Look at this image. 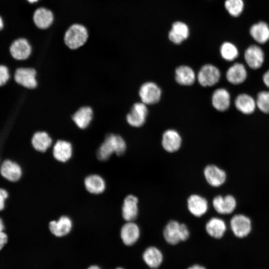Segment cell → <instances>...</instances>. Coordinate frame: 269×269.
Listing matches in <instances>:
<instances>
[{
	"instance_id": "cell-30",
	"label": "cell",
	"mask_w": 269,
	"mask_h": 269,
	"mask_svg": "<svg viewBox=\"0 0 269 269\" xmlns=\"http://www.w3.org/2000/svg\"><path fill=\"white\" fill-rule=\"evenodd\" d=\"M31 142L35 150L44 152L51 146L52 139L47 133L39 131L34 134L31 138Z\"/></svg>"
},
{
	"instance_id": "cell-3",
	"label": "cell",
	"mask_w": 269,
	"mask_h": 269,
	"mask_svg": "<svg viewBox=\"0 0 269 269\" xmlns=\"http://www.w3.org/2000/svg\"><path fill=\"white\" fill-rule=\"evenodd\" d=\"M88 38L87 28L80 24L71 25L65 33L64 41L66 45L72 50L83 46Z\"/></svg>"
},
{
	"instance_id": "cell-18",
	"label": "cell",
	"mask_w": 269,
	"mask_h": 269,
	"mask_svg": "<svg viewBox=\"0 0 269 269\" xmlns=\"http://www.w3.org/2000/svg\"><path fill=\"white\" fill-rule=\"evenodd\" d=\"M189 33V28L187 24L181 21H176L172 23L168 36L172 43L179 44L188 38Z\"/></svg>"
},
{
	"instance_id": "cell-44",
	"label": "cell",
	"mask_w": 269,
	"mask_h": 269,
	"mask_svg": "<svg viewBox=\"0 0 269 269\" xmlns=\"http://www.w3.org/2000/svg\"><path fill=\"white\" fill-rule=\"evenodd\" d=\"M115 269H125L122 267H118L116 268Z\"/></svg>"
},
{
	"instance_id": "cell-24",
	"label": "cell",
	"mask_w": 269,
	"mask_h": 269,
	"mask_svg": "<svg viewBox=\"0 0 269 269\" xmlns=\"http://www.w3.org/2000/svg\"><path fill=\"white\" fill-rule=\"evenodd\" d=\"M226 76L229 82L232 84L238 85L246 80L247 71L243 64L236 63L228 68Z\"/></svg>"
},
{
	"instance_id": "cell-7",
	"label": "cell",
	"mask_w": 269,
	"mask_h": 269,
	"mask_svg": "<svg viewBox=\"0 0 269 269\" xmlns=\"http://www.w3.org/2000/svg\"><path fill=\"white\" fill-rule=\"evenodd\" d=\"M220 77L221 73L219 69L213 65L208 64L200 68L197 78L201 86L210 87L217 83Z\"/></svg>"
},
{
	"instance_id": "cell-8",
	"label": "cell",
	"mask_w": 269,
	"mask_h": 269,
	"mask_svg": "<svg viewBox=\"0 0 269 269\" xmlns=\"http://www.w3.org/2000/svg\"><path fill=\"white\" fill-rule=\"evenodd\" d=\"M147 114L146 105L141 102L135 103L126 116L127 122L132 127H140L145 123Z\"/></svg>"
},
{
	"instance_id": "cell-31",
	"label": "cell",
	"mask_w": 269,
	"mask_h": 269,
	"mask_svg": "<svg viewBox=\"0 0 269 269\" xmlns=\"http://www.w3.org/2000/svg\"><path fill=\"white\" fill-rule=\"evenodd\" d=\"M84 185L87 190L94 194H101L106 188V183L104 179L97 174L90 175L84 180Z\"/></svg>"
},
{
	"instance_id": "cell-14",
	"label": "cell",
	"mask_w": 269,
	"mask_h": 269,
	"mask_svg": "<svg viewBox=\"0 0 269 269\" xmlns=\"http://www.w3.org/2000/svg\"><path fill=\"white\" fill-rule=\"evenodd\" d=\"M72 228V222L66 216H61L57 221H52L49 224V229L55 237L61 238L69 234Z\"/></svg>"
},
{
	"instance_id": "cell-13",
	"label": "cell",
	"mask_w": 269,
	"mask_h": 269,
	"mask_svg": "<svg viewBox=\"0 0 269 269\" xmlns=\"http://www.w3.org/2000/svg\"><path fill=\"white\" fill-rule=\"evenodd\" d=\"M36 71L32 68H20L15 72L14 79L19 84L28 89L37 87Z\"/></svg>"
},
{
	"instance_id": "cell-15",
	"label": "cell",
	"mask_w": 269,
	"mask_h": 269,
	"mask_svg": "<svg viewBox=\"0 0 269 269\" xmlns=\"http://www.w3.org/2000/svg\"><path fill=\"white\" fill-rule=\"evenodd\" d=\"M182 144V138L178 132L173 129L166 130L163 134L161 144L167 152L173 153L178 151Z\"/></svg>"
},
{
	"instance_id": "cell-43",
	"label": "cell",
	"mask_w": 269,
	"mask_h": 269,
	"mask_svg": "<svg viewBox=\"0 0 269 269\" xmlns=\"http://www.w3.org/2000/svg\"><path fill=\"white\" fill-rule=\"evenodd\" d=\"M30 3H34L38 1V0H27Z\"/></svg>"
},
{
	"instance_id": "cell-26",
	"label": "cell",
	"mask_w": 269,
	"mask_h": 269,
	"mask_svg": "<svg viewBox=\"0 0 269 269\" xmlns=\"http://www.w3.org/2000/svg\"><path fill=\"white\" fill-rule=\"evenodd\" d=\"M175 79L180 85L190 86L192 85L196 80V75L194 70L189 66L181 65L175 71Z\"/></svg>"
},
{
	"instance_id": "cell-4",
	"label": "cell",
	"mask_w": 269,
	"mask_h": 269,
	"mask_svg": "<svg viewBox=\"0 0 269 269\" xmlns=\"http://www.w3.org/2000/svg\"><path fill=\"white\" fill-rule=\"evenodd\" d=\"M138 94L141 102L146 105H153L160 100L161 90L156 83L147 82L140 86Z\"/></svg>"
},
{
	"instance_id": "cell-16",
	"label": "cell",
	"mask_w": 269,
	"mask_h": 269,
	"mask_svg": "<svg viewBox=\"0 0 269 269\" xmlns=\"http://www.w3.org/2000/svg\"><path fill=\"white\" fill-rule=\"evenodd\" d=\"M138 199L132 194L127 196L122 207V216L127 222L134 221L138 214Z\"/></svg>"
},
{
	"instance_id": "cell-10",
	"label": "cell",
	"mask_w": 269,
	"mask_h": 269,
	"mask_svg": "<svg viewBox=\"0 0 269 269\" xmlns=\"http://www.w3.org/2000/svg\"><path fill=\"white\" fill-rule=\"evenodd\" d=\"M214 210L219 214L228 215L231 214L237 206L236 198L232 195H217L212 200Z\"/></svg>"
},
{
	"instance_id": "cell-32",
	"label": "cell",
	"mask_w": 269,
	"mask_h": 269,
	"mask_svg": "<svg viewBox=\"0 0 269 269\" xmlns=\"http://www.w3.org/2000/svg\"><path fill=\"white\" fill-rule=\"evenodd\" d=\"M220 52L221 57L228 61L234 60L239 55L237 47L235 44L228 41L224 42L222 44Z\"/></svg>"
},
{
	"instance_id": "cell-27",
	"label": "cell",
	"mask_w": 269,
	"mask_h": 269,
	"mask_svg": "<svg viewBox=\"0 0 269 269\" xmlns=\"http://www.w3.org/2000/svg\"><path fill=\"white\" fill-rule=\"evenodd\" d=\"M145 263L150 268L155 269L162 264L163 255L156 247L151 246L145 249L142 255Z\"/></svg>"
},
{
	"instance_id": "cell-38",
	"label": "cell",
	"mask_w": 269,
	"mask_h": 269,
	"mask_svg": "<svg viewBox=\"0 0 269 269\" xmlns=\"http://www.w3.org/2000/svg\"><path fill=\"white\" fill-rule=\"evenodd\" d=\"M263 80L265 85L269 88V70L264 73L263 76Z\"/></svg>"
},
{
	"instance_id": "cell-35",
	"label": "cell",
	"mask_w": 269,
	"mask_h": 269,
	"mask_svg": "<svg viewBox=\"0 0 269 269\" xmlns=\"http://www.w3.org/2000/svg\"><path fill=\"white\" fill-rule=\"evenodd\" d=\"M9 78L7 68L4 65H0V86L6 83Z\"/></svg>"
},
{
	"instance_id": "cell-45",
	"label": "cell",
	"mask_w": 269,
	"mask_h": 269,
	"mask_svg": "<svg viewBox=\"0 0 269 269\" xmlns=\"http://www.w3.org/2000/svg\"></svg>"
},
{
	"instance_id": "cell-17",
	"label": "cell",
	"mask_w": 269,
	"mask_h": 269,
	"mask_svg": "<svg viewBox=\"0 0 269 269\" xmlns=\"http://www.w3.org/2000/svg\"><path fill=\"white\" fill-rule=\"evenodd\" d=\"M247 65L252 69L260 68L264 61V53L259 46L252 45L248 47L244 54Z\"/></svg>"
},
{
	"instance_id": "cell-5",
	"label": "cell",
	"mask_w": 269,
	"mask_h": 269,
	"mask_svg": "<svg viewBox=\"0 0 269 269\" xmlns=\"http://www.w3.org/2000/svg\"><path fill=\"white\" fill-rule=\"evenodd\" d=\"M230 224L234 235L239 238L247 236L252 230L251 219L243 214L235 215L231 219Z\"/></svg>"
},
{
	"instance_id": "cell-39",
	"label": "cell",
	"mask_w": 269,
	"mask_h": 269,
	"mask_svg": "<svg viewBox=\"0 0 269 269\" xmlns=\"http://www.w3.org/2000/svg\"><path fill=\"white\" fill-rule=\"evenodd\" d=\"M5 230V225L4 222L1 218V217H0V232H4Z\"/></svg>"
},
{
	"instance_id": "cell-41",
	"label": "cell",
	"mask_w": 269,
	"mask_h": 269,
	"mask_svg": "<svg viewBox=\"0 0 269 269\" xmlns=\"http://www.w3.org/2000/svg\"><path fill=\"white\" fill-rule=\"evenodd\" d=\"M87 269H102L99 266L93 265L90 266Z\"/></svg>"
},
{
	"instance_id": "cell-42",
	"label": "cell",
	"mask_w": 269,
	"mask_h": 269,
	"mask_svg": "<svg viewBox=\"0 0 269 269\" xmlns=\"http://www.w3.org/2000/svg\"><path fill=\"white\" fill-rule=\"evenodd\" d=\"M3 26V23L1 17L0 16V30L2 29Z\"/></svg>"
},
{
	"instance_id": "cell-33",
	"label": "cell",
	"mask_w": 269,
	"mask_h": 269,
	"mask_svg": "<svg viewBox=\"0 0 269 269\" xmlns=\"http://www.w3.org/2000/svg\"><path fill=\"white\" fill-rule=\"evenodd\" d=\"M224 6L230 15L238 17L243 11L244 2L243 0H225Z\"/></svg>"
},
{
	"instance_id": "cell-6",
	"label": "cell",
	"mask_w": 269,
	"mask_h": 269,
	"mask_svg": "<svg viewBox=\"0 0 269 269\" xmlns=\"http://www.w3.org/2000/svg\"><path fill=\"white\" fill-rule=\"evenodd\" d=\"M0 173L6 180L11 182H16L21 178L23 170L18 163L6 159L0 163Z\"/></svg>"
},
{
	"instance_id": "cell-11",
	"label": "cell",
	"mask_w": 269,
	"mask_h": 269,
	"mask_svg": "<svg viewBox=\"0 0 269 269\" xmlns=\"http://www.w3.org/2000/svg\"><path fill=\"white\" fill-rule=\"evenodd\" d=\"M140 235L138 226L134 221L127 222L121 228L120 238L123 244L126 246H132L135 244Z\"/></svg>"
},
{
	"instance_id": "cell-29",
	"label": "cell",
	"mask_w": 269,
	"mask_h": 269,
	"mask_svg": "<svg viewBox=\"0 0 269 269\" xmlns=\"http://www.w3.org/2000/svg\"><path fill=\"white\" fill-rule=\"evenodd\" d=\"M236 109L244 114L253 113L256 108V101L251 96L247 94L239 95L235 100Z\"/></svg>"
},
{
	"instance_id": "cell-2",
	"label": "cell",
	"mask_w": 269,
	"mask_h": 269,
	"mask_svg": "<svg viewBox=\"0 0 269 269\" xmlns=\"http://www.w3.org/2000/svg\"><path fill=\"white\" fill-rule=\"evenodd\" d=\"M163 236L169 244L174 245L188 239L190 232L187 225L174 220L169 221L163 231Z\"/></svg>"
},
{
	"instance_id": "cell-28",
	"label": "cell",
	"mask_w": 269,
	"mask_h": 269,
	"mask_svg": "<svg viewBox=\"0 0 269 269\" xmlns=\"http://www.w3.org/2000/svg\"><path fill=\"white\" fill-rule=\"evenodd\" d=\"M250 33L257 42L264 44L269 40V26L264 21H259L252 25Z\"/></svg>"
},
{
	"instance_id": "cell-19",
	"label": "cell",
	"mask_w": 269,
	"mask_h": 269,
	"mask_svg": "<svg viewBox=\"0 0 269 269\" xmlns=\"http://www.w3.org/2000/svg\"><path fill=\"white\" fill-rule=\"evenodd\" d=\"M10 52L12 57L15 59L25 60L30 56L31 53V47L26 39L19 38L11 44Z\"/></svg>"
},
{
	"instance_id": "cell-34",
	"label": "cell",
	"mask_w": 269,
	"mask_h": 269,
	"mask_svg": "<svg viewBox=\"0 0 269 269\" xmlns=\"http://www.w3.org/2000/svg\"><path fill=\"white\" fill-rule=\"evenodd\" d=\"M256 101L257 107L261 112L269 114V91L259 92Z\"/></svg>"
},
{
	"instance_id": "cell-21",
	"label": "cell",
	"mask_w": 269,
	"mask_h": 269,
	"mask_svg": "<svg viewBox=\"0 0 269 269\" xmlns=\"http://www.w3.org/2000/svg\"><path fill=\"white\" fill-rule=\"evenodd\" d=\"M73 152L71 143L65 140H58L53 148V155L58 161L65 162L69 160Z\"/></svg>"
},
{
	"instance_id": "cell-22",
	"label": "cell",
	"mask_w": 269,
	"mask_h": 269,
	"mask_svg": "<svg viewBox=\"0 0 269 269\" xmlns=\"http://www.w3.org/2000/svg\"><path fill=\"white\" fill-rule=\"evenodd\" d=\"M212 104L217 111L224 112L228 109L230 105V95L224 88H219L214 91L212 96Z\"/></svg>"
},
{
	"instance_id": "cell-20",
	"label": "cell",
	"mask_w": 269,
	"mask_h": 269,
	"mask_svg": "<svg viewBox=\"0 0 269 269\" xmlns=\"http://www.w3.org/2000/svg\"><path fill=\"white\" fill-rule=\"evenodd\" d=\"M93 111L89 106H83L78 109L72 117L76 126L82 130L87 128L92 121Z\"/></svg>"
},
{
	"instance_id": "cell-1",
	"label": "cell",
	"mask_w": 269,
	"mask_h": 269,
	"mask_svg": "<svg viewBox=\"0 0 269 269\" xmlns=\"http://www.w3.org/2000/svg\"><path fill=\"white\" fill-rule=\"evenodd\" d=\"M127 144L124 139L120 135L111 134L106 136L99 147L97 156L101 161H106L115 153L122 155L126 150Z\"/></svg>"
},
{
	"instance_id": "cell-9",
	"label": "cell",
	"mask_w": 269,
	"mask_h": 269,
	"mask_svg": "<svg viewBox=\"0 0 269 269\" xmlns=\"http://www.w3.org/2000/svg\"><path fill=\"white\" fill-rule=\"evenodd\" d=\"M203 175L207 183L212 187H219L226 181V172L215 164H208L203 170Z\"/></svg>"
},
{
	"instance_id": "cell-37",
	"label": "cell",
	"mask_w": 269,
	"mask_h": 269,
	"mask_svg": "<svg viewBox=\"0 0 269 269\" xmlns=\"http://www.w3.org/2000/svg\"><path fill=\"white\" fill-rule=\"evenodd\" d=\"M8 242V236L4 231L0 232V251Z\"/></svg>"
},
{
	"instance_id": "cell-36",
	"label": "cell",
	"mask_w": 269,
	"mask_h": 269,
	"mask_svg": "<svg viewBox=\"0 0 269 269\" xmlns=\"http://www.w3.org/2000/svg\"><path fill=\"white\" fill-rule=\"evenodd\" d=\"M8 196V191L4 188L0 187V212L5 208L6 201Z\"/></svg>"
},
{
	"instance_id": "cell-40",
	"label": "cell",
	"mask_w": 269,
	"mask_h": 269,
	"mask_svg": "<svg viewBox=\"0 0 269 269\" xmlns=\"http://www.w3.org/2000/svg\"><path fill=\"white\" fill-rule=\"evenodd\" d=\"M187 269H206L204 267L201 266L199 265H194L190 267Z\"/></svg>"
},
{
	"instance_id": "cell-12",
	"label": "cell",
	"mask_w": 269,
	"mask_h": 269,
	"mask_svg": "<svg viewBox=\"0 0 269 269\" xmlns=\"http://www.w3.org/2000/svg\"><path fill=\"white\" fill-rule=\"evenodd\" d=\"M187 206L189 212L196 217H201L208 210V202L204 197L197 194H193L187 200Z\"/></svg>"
},
{
	"instance_id": "cell-23",
	"label": "cell",
	"mask_w": 269,
	"mask_h": 269,
	"mask_svg": "<svg viewBox=\"0 0 269 269\" xmlns=\"http://www.w3.org/2000/svg\"><path fill=\"white\" fill-rule=\"evenodd\" d=\"M205 230L210 237L218 239L224 235L227 226L223 219L218 217H212L207 222Z\"/></svg>"
},
{
	"instance_id": "cell-25",
	"label": "cell",
	"mask_w": 269,
	"mask_h": 269,
	"mask_svg": "<svg viewBox=\"0 0 269 269\" xmlns=\"http://www.w3.org/2000/svg\"><path fill=\"white\" fill-rule=\"evenodd\" d=\"M33 19L38 28L44 29L48 28L52 24L54 15L50 10L44 7H39L34 11Z\"/></svg>"
}]
</instances>
